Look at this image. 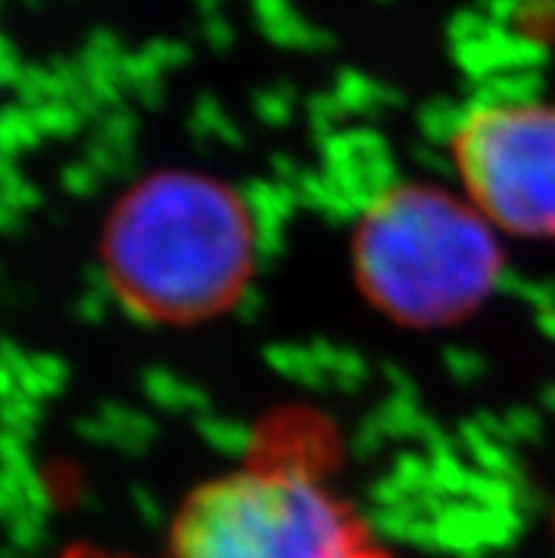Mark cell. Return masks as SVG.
I'll list each match as a JSON object with an SVG mask.
<instances>
[{
	"mask_svg": "<svg viewBox=\"0 0 555 558\" xmlns=\"http://www.w3.org/2000/svg\"><path fill=\"white\" fill-rule=\"evenodd\" d=\"M479 3H482V7H487V3H491V0H479Z\"/></svg>",
	"mask_w": 555,
	"mask_h": 558,
	"instance_id": "obj_44",
	"label": "cell"
},
{
	"mask_svg": "<svg viewBox=\"0 0 555 558\" xmlns=\"http://www.w3.org/2000/svg\"><path fill=\"white\" fill-rule=\"evenodd\" d=\"M111 298L120 295H108V292H94V290H83L77 301V312L83 320H99L106 315L108 304H111Z\"/></svg>",
	"mask_w": 555,
	"mask_h": 558,
	"instance_id": "obj_37",
	"label": "cell"
},
{
	"mask_svg": "<svg viewBox=\"0 0 555 558\" xmlns=\"http://www.w3.org/2000/svg\"><path fill=\"white\" fill-rule=\"evenodd\" d=\"M190 134L196 136L198 142L213 140V136H216V140L227 142L230 148H239L241 145L239 128H236V122L221 111V106H218L210 94H207V97L202 94L196 108H193V113H190Z\"/></svg>",
	"mask_w": 555,
	"mask_h": 558,
	"instance_id": "obj_17",
	"label": "cell"
},
{
	"mask_svg": "<svg viewBox=\"0 0 555 558\" xmlns=\"http://www.w3.org/2000/svg\"><path fill=\"white\" fill-rule=\"evenodd\" d=\"M3 417H7V434L28 439L40 420V405L23 391H14V395L3 397Z\"/></svg>",
	"mask_w": 555,
	"mask_h": 558,
	"instance_id": "obj_23",
	"label": "cell"
},
{
	"mask_svg": "<svg viewBox=\"0 0 555 558\" xmlns=\"http://www.w3.org/2000/svg\"><path fill=\"white\" fill-rule=\"evenodd\" d=\"M177 558H369L346 510L301 465L239 471L190 496Z\"/></svg>",
	"mask_w": 555,
	"mask_h": 558,
	"instance_id": "obj_3",
	"label": "cell"
},
{
	"mask_svg": "<svg viewBox=\"0 0 555 558\" xmlns=\"http://www.w3.org/2000/svg\"><path fill=\"white\" fill-rule=\"evenodd\" d=\"M23 71H26V65H23V60L17 57V49L12 46V40H9V37H0V83L14 88V85L21 83Z\"/></svg>",
	"mask_w": 555,
	"mask_h": 558,
	"instance_id": "obj_34",
	"label": "cell"
},
{
	"mask_svg": "<svg viewBox=\"0 0 555 558\" xmlns=\"http://www.w3.org/2000/svg\"><path fill=\"white\" fill-rule=\"evenodd\" d=\"M521 3L524 0H491L485 7L487 21L491 23H499V26H514L519 23V12H521Z\"/></svg>",
	"mask_w": 555,
	"mask_h": 558,
	"instance_id": "obj_38",
	"label": "cell"
},
{
	"mask_svg": "<svg viewBox=\"0 0 555 558\" xmlns=\"http://www.w3.org/2000/svg\"><path fill=\"white\" fill-rule=\"evenodd\" d=\"M23 3H28V7H40V0H23Z\"/></svg>",
	"mask_w": 555,
	"mask_h": 558,
	"instance_id": "obj_43",
	"label": "cell"
},
{
	"mask_svg": "<svg viewBox=\"0 0 555 558\" xmlns=\"http://www.w3.org/2000/svg\"><path fill=\"white\" fill-rule=\"evenodd\" d=\"M457 165L473 205L493 227L555 235V108H499L471 117Z\"/></svg>",
	"mask_w": 555,
	"mask_h": 558,
	"instance_id": "obj_4",
	"label": "cell"
},
{
	"mask_svg": "<svg viewBox=\"0 0 555 558\" xmlns=\"http://www.w3.org/2000/svg\"><path fill=\"white\" fill-rule=\"evenodd\" d=\"M292 106H295V88L281 80L275 83L273 88H264V92H255L253 108L258 113V120L264 125H287L289 117H292Z\"/></svg>",
	"mask_w": 555,
	"mask_h": 558,
	"instance_id": "obj_21",
	"label": "cell"
},
{
	"mask_svg": "<svg viewBox=\"0 0 555 558\" xmlns=\"http://www.w3.org/2000/svg\"><path fill=\"white\" fill-rule=\"evenodd\" d=\"M134 502H136V510H140V517L145 519V522H150V524L159 522V517H162V513H159V502H156L148 490L136 488L134 490Z\"/></svg>",
	"mask_w": 555,
	"mask_h": 558,
	"instance_id": "obj_40",
	"label": "cell"
},
{
	"mask_svg": "<svg viewBox=\"0 0 555 558\" xmlns=\"http://www.w3.org/2000/svg\"><path fill=\"white\" fill-rule=\"evenodd\" d=\"M85 162H92V168L97 170L102 179H125L131 177V170H134V148H120V145H111V142L94 136V142L88 145Z\"/></svg>",
	"mask_w": 555,
	"mask_h": 558,
	"instance_id": "obj_22",
	"label": "cell"
},
{
	"mask_svg": "<svg viewBox=\"0 0 555 558\" xmlns=\"http://www.w3.org/2000/svg\"><path fill=\"white\" fill-rule=\"evenodd\" d=\"M250 3H253V14L258 26L283 21V17H289V14L295 12L289 0H250Z\"/></svg>",
	"mask_w": 555,
	"mask_h": 558,
	"instance_id": "obj_36",
	"label": "cell"
},
{
	"mask_svg": "<svg viewBox=\"0 0 555 558\" xmlns=\"http://www.w3.org/2000/svg\"><path fill=\"white\" fill-rule=\"evenodd\" d=\"M37 142H40V128H37L32 111L17 106V102L7 106V111L0 117V148H3L7 162H12L14 154L35 148Z\"/></svg>",
	"mask_w": 555,
	"mask_h": 558,
	"instance_id": "obj_18",
	"label": "cell"
},
{
	"mask_svg": "<svg viewBox=\"0 0 555 558\" xmlns=\"http://www.w3.org/2000/svg\"><path fill=\"white\" fill-rule=\"evenodd\" d=\"M198 434L210 448L227 457H250L258 446V434L250 425L239 420H225L216 414H202L198 417Z\"/></svg>",
	"mask_w": 555,
	"mask_h": 558,
	"instance_id": "obj_13",
	"label": "cell"
},
{
	"mask_svg": "<svg viewBox=\"0 0 555 558\" xmlns=\"http://www.w3.org/2000/svg\"><path fill=\"white\" fill-rule=\"evenodd\" d=\"M354 267L374 304L411 326L462 318L505 272L485 213L425 184H400L360 219Z\"/></svg>",
	"mask_w": 555,
	"mask_h": 558,
	"instance_id": "obj_2",
	"label": "cell"
},
{
	"mask_svg": "<svg viewBox=\"0 0 555 558\" xmlns=\"http://www.w3.org/2000/svg\"><path fill=\"white\" fill-rule=\"evenodd\" d=\"M386 377H388V380H391L394 395L414 397V383H411V377H408V375H402L400 368H397V366H386Z\"/></svg>",
	"mask_w": 555,
	"mask_h": 558,
	"instance_id": "obj_41",
	"label": "cell"
},
{
	"mask_svg": "<svg viewBox=\"0 0 555 558\" xmlns=\"http://www.w3.org/2000/svg\"><path fill=\"white\" fill-rule=\"evenodd\" d=\"M502 420H505L510 442H528L539 437V417L530 409H510Z\"/></svg>",
	"mask_w": 555,
	"mask_h": 558,
	"instance_id": "obj_32",
	"label": "cell"
},
{
	"mask_svg": "<svg viewBox=\"0 0 555 558\" xmlns=\"http://www.w3.org/2000/svg\"><path fill=\"white\" fill-rule=\"evenodd\" d=\"M136 131H140V122L128 108H113L99 117L97 136L99 140L111 142V145H120V148H134Z\"/></svg>",
	"mask_w": 555,
	"mask_h": 558,
	"instance_id": "obj_24",
	"label": "cell"
},
{
	"mask_svg": "<svg viewBox=\"0 0 555 558\" xmlns=\"http://www.w3.org/2000/svg\"><path fill=\"white\" fill-rule=\"evenodd\" d=\"M321 154L324 177L352 202L360 216L400 187L391 148L374 128H340L338 134L321 142Z\"/></svg>",
	"mask_w": 555,
	"mask_h": 558,
	"instance_id": "obj_5",
	"label": "cell"
},
{
	"mask_svg": "<svg viewBox=\"0 0 555 558\" xmlns=\"http://www.w3.org/2000/svg\"><path fill=\"white\" fill-rule=\"evenodd\" d=\"M142 389L159 409L168 411H204L207 409V395L190 386L182 377L170 375L165 368H148L142 377Z\"/></svg>",
	"mask_w": 555,
	"mask_h": 558,
	"instance_id": "obj_11",
	"label": "cell"
},
{
	"mask_svg": "<svg viewBox=\"0 0 555 558\" xmlns=\"http://www.w3.org/2000/svg\"><path fill=\"white\" fill-rule=\"evenodd\" d=\"M232 310L239 312V315L244 320H255L261 315V310H264L261 292L255 290V287H250V283H246L244 290H241L239 295H236V301H232Z\"/></svg>",
	"mask_w": 555,
	"mask_h": 558,
	"instance_id": "obj_39",
	"label": "cell"
},
{
	"mask_svg": "<svg viewBox=\"0 0 555 558\" xmlns=\"http://www.w3.org/2000/svg\"><path fill=\"white\" fill-rule=\"evenodd\" d=\"M142 51L154 60L162 71L177 69V65H184L190 60V46L182 40H168V37H154L142 46Z\"/></svg>",
	"mask_w": 555,
	"mask_h": 558,
	"instance_id": "obj_27",
	"label": "cell"
},
{
	"mask_svg": "<svg viewBox=\"0 0 555 558\" xmlns=\"http://www.w3.org/2000/svg\"><path fill=\"white\" fill-rule=\"evenodd\" d=\"M386 434H383V428H379L377 423H374V417H369L366 423L360 425L358 432H354L352 437V451L358 453V457H372V453L379 451V446L386 442Z\"/></svg>",
	"mask_w": 555,
	"mask_h": 558,
	"instance_id": "obj_35",
	"label": "cell"
},
{
	"mask_svg": "<svg viewBox=\"0 0 555 558\" xmlns=\"http://www.w3.org/2000/svg\"><path fill=\"white\" fill-rule=\"evenodd\" d=\"M459 442L464 446V451L471 453V460L476 462V471L519 482V462H516L510 446L482 432L476 420H471V423H464L459 428Z\"/></svg>",
	"mask_w": 555,
	"mask_h": 558,
	"instance_id": "obj_9",
	"label": "cell"
},
{
	"mask_svg": "<svg viewBox=\"0 0 555 558\" xmlns=\"http://www.w3.org/2000/svg\"><path fill=\"white\" fill-rule=\"evenodd\" d=\"M335 97L346 113H372L383 108V83L354 69H340L335 80Z\"/></svg>",
	"mask_w": 555,
	"mask_h": 558,
	"instance_id": "obj_16",
	"label": "cell"
},
{
	"mask_svg": "<svg viewBox=\"0 0 555 558\" xmlns=\"http://www.w3.org/2000/svg\"><path fill=\"white\" fill-rule=\"evenodd\" d=\"M374 3H391V0H374Z\"/></svg>",
	"mask_w": 555,
	"mask_h": 558,
	"instance_id": "obj_45",
	"label": "cell"
},
{
	"mask_svg": "<svg viewBox=\"0 0 555 558\" xmlns=\"http://www.w3.org/2000/svg\"><path fill=\"white\" fill-rule=\"evenodd\" d=\"M292 191L298 196V205L310 207V210L321 213L324 219L329 221H352L354 216H360L352 207V202L343 196V193L324 177V173H310V170H301V177L295 179Z\"/></svg>",
	"mask_w": 555,
	"mask_h": 558,
	"instance_id": "obj_10",
	"label": "cell"
},
{
	"mask_svg": "<svg viewBox=\"0 0 555 558\" xmlns=\"http://www.w3.org/2000/svg\"><path fill=\"white\" fill-rule=\"evenodd\" d=\"M77 432L94 442H108L125 453L145 451L156 428L145 414H136L122 405H102L94 420H80Z\"/></svg>",
	"mask_w": 555,
	"mask_h": 558,
	"instance_id": "obj_7",
	"label": "cell"
},
{
	"mask_svg": "<svg viewBox=\"0 0 555 558\" xmlns=\"http://www.w3.org/2000/svg\"><path fill=\"white\" fill-rule=\"evenodd\" d=\"M106 267L131 320H196L232 306L255 262L239 191L165 170L128 191L106 227Z\"/></svg>",
	"mask_w": 555,
	"mask_h": 558,
	"instance_id": "obj_1",
	"label": "cell"
},
{
	"mask_svg": "<svg viewBox=\"0 0 555 558\" xmlns=\"http://www.w3.org/2000/svg\"><path fill=\"white\" fill-rule=\"evenodd\" d=\"M468 122H471V113H468L464 102H454L448 97L422 102L420 113H417L422 140L429 142V145H439V148H457V142L462 140Z\"/></svg>",
	"mask_w": 555,
	"mask_h": 558,
	"instance_id": "obj_8",
	"label": "cell"
},
{
	"mask_svg": "<svg viewBox=\"0 0 555 558\" xmlns=\"http://www.w3.org/2000/svg\"><path fill=\"white\" fill-rule=\"evenodd\" d=\"M445 366H448L450 377H457V380H462V383L476 380V377H482V372H485V361H482V354L473 352V349H462V347L445 349Z\"/></svg>",
	"mask_w": 555,
	"mask_h": 558,
	"instance_id": "obj_28",
	"label": "cell"
},
{
	"mask_svg": "<svg viewBox=\"0 0 555 558\" xmlns=\"http://www.w3.org/2000/svg\"><path fill=\"white\" fill-rule=\"evenodd\" d=\"M258 32L264 35V40H269L273 46H281V49L326 51L335 46V35H331V32L312 26V23L303 21L298 12H292L289 17H283V21L258 26Z\"/></svg>",
	"mask_w": 555,
	"mask_h": 558,
	"instance_id": "obj_12",
	"label": "cell"
},
{
	"mask_svg": "<svg viewBox=\"0 0 555 558\" xmlns=\"http://www.w3.org/2000/svg\"><path fill=\"white\" fill-rule=\"evenodd\" d=\"M267 363L287 380H295L306 389H317L329 383L321 363L315 361L310 347H292V343H278V347H267Z\"/></svg>",
	"mask_w": 555,
	"mask_h": 558,
	"instance_id": "obj_14",
	"label": "cell"
},
{
	"mask_svg": "<svg viewBox=\"0 0 555 558\" xmlns=\"http://www.w3.org/2000/svg\"><path fill=\"white\" fill-rule=\"evenodd\" d=\"M310 349L315 354V361L326 372V377L335 386H340V389L354 391L360 383L366 380V363H363L360 354L349 352V349L331 347L326 340H315V343H310Z\"/></svg>",
	"mask_w": 555,
	"mask_h": 558,
	"instance_id": "obj_15",
	"label": "cell"
},
{
	"mask_svg": "<svg viewBox=\"0 0 555 558\" xmlns=\"http://www.w3.org/2000/svg\"><path fill=\"white\" fill-rule=\"evenodd\" d=\"M519 26L530 32H544L555 26V0H524L519 12Z\"/></svg>",
	"mask_w": 555,
	"mask_h": 558,
	"instance_id": "obj_31",
	"label": "cell"
},
{
	"mask_svg": "<svg viewBox=\"0 0 555 558\" xmlns=\"http://www.w3.org/2000/svg\"><path fill=\"white\" fill-rule=\"evenodd\" d=\"M193 3L202 12V17H213V14H218V7H221V0H193Z\"/></svg>",
	"mask_w": 555,
	"mask_h": 558,
	"instance_id": "obj_42",
	"label": "cell"
},
{
	"mask_svg": "<svg viewBox=\"0 0 555 558\" xmlns=\"http://www.w3.org/2000/svg\"><path fill=\"white\" fill-rule=\"evenodd\" d=\"M0 177H3V210L26 213L28 207L37 205V198H40L37 187L26 177H21L12 162H3Z\"/></svg>",
	"mask_w": 555,
	"mask_h": 558,
	"instance_id": "obj_25",
	"label": "cell"
},
{
	"mask_svg": "<svg viewBox=\"0 0 555 558\" xmlns=\"http://www.w3.org/2000/svg\"><path fill=\"white\" fill-rule=\"evenodd\" d=\"M414 156L422 168L431 170V173H436V177H450V173H459L457 154H450L448 148H439V145H429V142H422L420 148L414 150Z\"/></svg>",
	"mask_w": 555,
	"mask_h": 558,
	"instance_id": "obj_29",
	"label": "cell"
},
{
	"mask_svg": "<svg viewBox=\"0 0 555 558\" xmlns=\"http://www.w3.org/2000/svg\"><path fill=\"white\" fill-rule=\"evenodd\" d=\"M28 111L40 128V136H71L77 134L80 125H83V117L69 99H51V102H43L37 108H28Z\"/></svg>",
	"mask_w": 555,
	"mask_h": 558,
	"instance_id": "obj_20",
	"label": "cell"
},
{
	"mask_svg": "<svg viewBox=\"0 0 555 558\" xmlns=\"http://www.w3.org/2000/svg\"><path fill=\"white\" fill-rule=\"evenodd\" d=\"M99 182L102 177L92 168V162H74L63 170V187L74 196H94Z\"/></svg>",
	"mask_w": 555,
	"mask_h": 558,
	"instance_id": "obj_30",
	"label": "cell"
},
{
	"mask_svg": "<svg viewBox=\"0 0 555 558\" xmlns=\"http://www.w3.org/2000/svg\"><path fill=\"white\" fill-rule=\"evenodd\" d=\"M244 210L253 225L255 239V262H275L283 250V225L295 213L298 196L292 184L267 182V179H253L239 191Z\"/></svg>",
	"mask_w": 555,
	"mask_h": 558,
	"instance_id": "obj_6",
	"label": "cell"
},
{
	"mask_svg": "<svg viewBox=\"0 0 555 558\" xmlns=\"http://www.w3.org/2000/svg\"><path fill=\"white\" fill-rule=\"evenodd\" d=\"M487 14L476 12V9H459V12H454L445 21V37H448L450 49L454 46H462V43H471V40H479V37L485 35L487 28Z\"/></svg>",
	"mask_w": 555,
	"mask_h": 558,
	"instance_id": "obj_26",
	"label": "cell"
},
{
	"mask_svg": "<svg viewBox=\"0 0 555 558\" xmlns=\"http://www.w3.org/2000/svg\"><path fill=\"white\" fill-rule=\"evenodd\" d=\"M202 37L216 54H225L232 46V40H236V32H232V26L227 23V17L213 14V17H202Z\"/></svg>",
	"mask_w": 555,
	"mask_h": 558,
	"instance_id": "obj_33",
	"label": "cell"
},
{
	"mask_svg": "<svg viewBox=\"0 0 555 558\" xmlns=\"http://www.w3.org/2000/svg\"><path fill=\"white\" fill-rule=\"evenodd\" d=\"M450 57H454V63L462 69V74L471 80L473 85L487 83V80L499 74L496 51H493L482 37L471 43H462V46H454V49H450Z\"/></svg>",
	"mask_w": 555,
	"mask_h": 558,
	"instance_id": "obj_19",
	"label": "cell"
}]
</instances>
